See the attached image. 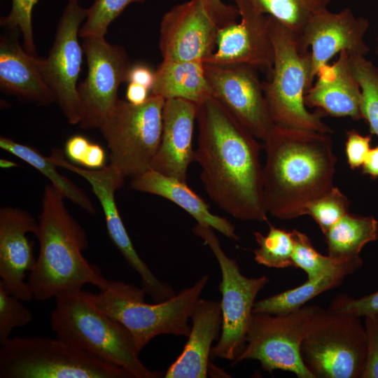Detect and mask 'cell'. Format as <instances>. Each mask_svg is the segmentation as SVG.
Segmentation results:
<instances>
[{
	"label": "cell",
	"instance_id": "6da1fadb",
	"mask_svg": "<svg viewBox=\"0 0 378 378\" xmlns=\"http://www.w3.org/2000/svg\"><path fill=\"white\" fill-rule=\"evenodd\" d=\"M195 161L209 197L241 220L269 223L258 139L214 97L197 104Z\"/></svg>",
	"mask_w": 378,
	"mask_h": 378
},
{
	"label": "cell",
	"instance_id": "7a4b0ae2",
	"mask_svg": "<svg viewBox=\"0 0 378 378\" xmlns=\"http://www.w3.org/2000/svg\"><path fill=\"white\" fill-rule=\"evenodd\" d=\"M263 148V200L274 217L303 216L309 202L334 186L337 158L329 134L274 125Z\"/></svg>",
	"mask_w": 378,
	"mask_h": 378
},
{
	"label": "cell",
	"instance_id": "3957f363",
	"mask_svg": "<svg viewBox=\"0 0 378 378\" xmlns=\"http://www.w3.org/2000/svg\"><path fill=\"white\" fill-rule=\"evenodd\" d=\"M64 198L52 184L45 187L34 234L39 253L27 281L34 298L41 301L80 290L87 284L100 290L108 286L100 270L83 256L88 246L87 234L67 210Z\"/></svg>",
	"mask_w": 378,
	"mask_h": 378
},
{
	"label": "cell",
	"instance_id": "277c9868",
	"mask_svg": "<svg viewBox=\"0 0 378 378\" xmlns=\"http://www.w3.org/2000/svg\"><path fill=\"white\" fill-rule=\"evenodd\" d=\"M55 298L50 326L57 339L122 368L132 378L162 377L144 365L129 330L97 308L85 290L66 291Z\"/></svg>",
	"mask_w": 378,
	"mask_h": 378
},
{
	"label": "cell",
	"instance_id": "5b68a950",
	"mask_svg": "<svg viewBox=\"0 0 378 378\" xmlns=\"http://www.w3.org/2000/svg\"><path fill=\"white\" fill-rule=\"evenodd\" d=\"M209 276L203 275L192 286L177 295L154 304L145 301L142 288L120 281L108 280L98 293L86 291L100 310L120 322L132 336L136 352L161 335L188 337L191 313L205 288Z\"/></svg>",
	"mask_w": 378,
	"mask_h": 378
},
{
	"label": "cell",
	"instance_id": "8992f818",
	"mask_svg": "<svg viewBox=\"0 0 378 378\" xmlns=\"http://www.w3.org/2000/svg\"><path fill=\"white\" fill-rule=\"evenodd\" d=\"M267 20L274 62L271 78L262 83V88L274 125L332 133L321 115L309 111L304 103L305 94L314 83L309 52L302 48L298 35L270 15Z\"/></svg>",
	"mask_w": 378,
	"mask_h": 378
},
{
	"label": "cell",
	"instance_id": "52a82bcc",
	"mask_svg": "<svg viewBox=\"0 0 378 378\" xmlns=\"http://www.w3.org/2000/svg\"><path fill=\"white\" fill-rule=\"evenodd\" d=\"M0 378H132L122 368L57 339L9 338L1 344Z\"/></svg>",
	"mask_w": 378,
	"mask_h": 378
},
{
	"label": "cell",
	"instance_id": "ba28073f",
	"mask_svg": "<svg viewBox=\"0 0 378 378\" xmlns=\"http://www.w3.org/2000/svg\"><path fill=\"white\" fill-rule=\"evenodd\" d=\"M300 352L315 378H362L365 327L360 317L320 307L309 323Z\"/></svg>",
	"mask_w": 378,
	"mask_h": 378
},
{
	"label": "cell",
	"instance_id": "9c48e42d",
	"mask_svg": "<svg viewBox=\"0 0 378 378\" xmlns=\"http://www.w3.org/2000/svg\"><path fill=\"white\" fill-rule=\"evenodd\" d=\"M164 102L152 94L139 105L119 99L99 127L111 164L125 177L133 178L150 169L161 140Z\"/></svg>",
	"mask_w": 378,
	"mask_h": 378
},
{
	"label": "cell",
	"instance_id": "30bf717a",
	"mask_svg": "<svg viewBox=\"0 0 378 378\" xmlns=\"http://www.w3.org/2000/svg\"><path fill=\"white\" fill-rule=\"evenodd\" d=\"M193 232L211 250L221 272V334L212 347L211 356L233 363L244 349L255 298L269 279L266 276L248 278L243 275L237 261L222 248L213 228L197 223Z\"/></svg>",
	"mask_w": 378,
	"mask_h": 378
},
{
	"label": "cell",
	"instance_id": "8fae6325",
	"mask_svg": "<svg viewBox=\"0 0 378 378\" xmlns=\"http://www.w3.org/2000/svg\"><path fill=\"white\" fill-rule=\"evenodd\" d=\"M319 308L302 306L284 314L253 312L244 349L232 364L254 359L267 372L281 370L299 378H315L302 360L300 348L309 323Z\"/></svg>",
	"mask_w": 378,
	"mask_h": 378
},
{
	"label": "cell",
	"instance_id": "7c38bea8",
	"mask_svg": "<svg viewBox=\"0 0 378 378\" xmlns=\"http://www.w3.org/2000/svg\"><path fill=\"white\" fill-rule=\"evenodd\" d=\"M83 39L88 73L77 88L81 112L79 125L83 129H99L118 102V88L127 82L132 64L125 50L108 43L104 36Z\"/></svg>",
	"mask_w": 378,
	"mask_h": 378
},
{
	"label": "cell",
	"instance_id": "4fadbf2b",
	"mask_svg": "<svg viewBox=\"0 0 378 378\" xmlns=\"http://www.w3.org/2000/svg\"><path fill=\"white\" fill-rule=\"evenodd\" d=\"M87 14L88 8L82 7L78 0H69L49 54L42 61L43 74L55 102L72 125L79 124L81 116L77 81L84 52L78 36Z\"/></svg>",
	"mask_w": 378,
	"mask_h": 378
},
{
	"label": "cell",
	"instance_id": "5bb4252c",
	"mask_svg": "<svg viewBox=\"0 0 378 378\" xmlns=\"http://www.w3.org/2000/svg\"><path fill=\"white\" fill-rule=\"evenodd\" d=\"M255 67L246 64L204 63L211 95L257 139L274 126Z\"/></svg>",
	"mask_w": 378,
	"mask_h": 378
},
{
	"label": "cell",
	"instance_id": "9a60e30c",
	"mask_svg": "<svg viewBox=\"0 0 378 378\" xmlns=\"http://www.w3.org/2000/svg\"><path fill=\"white\" fill-rule=\"evenodd\" d=\"M57 167L78 174L88 181L103 209L108 236L128 265L140 276L141 288L149 295L160 293L164 281L160 280L138 255L118 209L115 194L124 184L125 176L112 164L100 169L80 167L69 162L60 149L53 148L48 156Z\"/></svg>",
	"mask_w": 378,
	"mask_h": 378
},
{
	"label": "cell",
	"instance_id": "2e32d148",
	"mask_svg": "<svg viewBox=\"0 0 378 378\" xmlns=\"http://www.w3.org/2000/svg\"><path fill=\"white\" fill-rule=\"evenodd\" d=\"M369 26L368 19L356 16L349 8L337 13L324 8L312 13L298 36L302 48L310 53L312 81L320 68L342 51L365 56L370 50L365 41Z\"/></svg>",
	"mask_w": 378,
	"mask_h": 378
},
{
	"label": "cell",
	"instance_id": "e0dca14e",
	"mask_svg": "<svg viewBox=\"0 0 378 378\" xmlns=\"http://www.w3.org/2000/svg\"><path fill=\"white\" fill-rule=\"evenodd\" d=\"M239 13L240 22L218 29L216 51L204 63L246 64L271 74L274 48L267 15L251 0H232Z\"/></svg>",
	"mask_w": 378,
	"mask_h": 378
},
{
	"label": "cell",
	"instance_id": "ac0fdd59",
	"mask_svg": "<svg viewBox=\"0 0 378 378\" xmlns=\"http://www.w3.org/2000/svg\"><path fill=\"white\" fill-rule=\"evenodd\" d=\"M218 29L200 0L173 6L160 22L159 48L162 59L204 62L214 52Z\"/></svg>",
	"mask_w": 378,
	"mask_h": 378
},
{
	"label": "cell",
	"instance_id": "d6986e66",
	"mask_svg": "<svg viewBox=\"0 0 378 378\" xmlns=\"http://www.w3.org/2000/svg\"><path fill=\"white\" fill-rule=\"evenodd\" d=\"M38 222L27 211L11 206L0 210V282L22 301L34 298L25 277L36 263L28 233L35 234Z\"/></svg>",
	"mask_w": 378,
	"mask_h": 378
},
{
	"label": "cell",
	"instance_id": "ffe728a7",
	"mask_svg": "<svg viewBox=\"0 0 378 378\" xmlns=\"http://www.w3.org/2000/svg\"><path fill=\"white\" fill-rule=\"evenodd\" d=\"M197 104L182 99L165 100L162 132L150 169L186 182L190 163L195 161L192 136Z\"/></svg>",
	"mask_w": 378,
	"mask_h": 378
},
{
	"label": "cell",
	"instance_id": "44dd1931",
	"mask_svg": "<svg viewBox=\"0 0 378 378\" xmlns=\"http://www.w3.org/2000/svg\"><path fill=\"white\" fill-rule=\"evenodd\" d=\"M19 31L7 29L0 38L1 90L37 105H50L55 99L43 74V59L20 46Z\"/></svg>",
	"mask_w": 378,
	"mask_h": 378
},
{
	"label": "cell",
	"instance_id": "7402d4cb",
	"mask_svg": "<svg viewBox=\"0 0 378 378\" xmlns=\"http://www.w3.org/2000/svg\"><path fill=\"white\" fill-rule=\"evenodd\" d=\"M349 57L342 51L332 64L320 68L316 82L305 94L307 106L318 108L333 117L363 119L362 92L351 71Z\"/></svg>",
	"mask_w": 378,
	"mask_h": 378
},
{
	"label": "cell",
	"instance_id": "603a6c76",
	"mask_svg": "<svg viewBox=\"0 0 378 378\" xmlns=\"http://www.w3.org/2000/svg\"><path fill=\"white\" fill-rule=\"evenodd\" d=\"M190 319L188 341L181 354L167 370L165 378L207 377L211 344L221 328L220 302L200 298Z\"/></svg>",
	"mask_w": 378,
	"mask_h": 378
},
{
	"label": "cell",
	"instance_id": "cb8c5ba5",
	"mask_svg": "<svg viewBox=\"0 0 378 378\" xmlns=\"http://www.w3.org/2000/svg\"><path fill=\"white\" fill-rule=\"evenodd\" d=\"M131 187L136 190L165 198L188 213L198 224L208 226L224 236L237 240L234 225L227 219L214 214L209 204L186 183L153 169L132 178Z\"/></svg>",
	"mask_w": 378,
	"mask_h": 378
},
{
	"label": "cell",
	"instance_id": "d4e9b609",
	"mask_svg": "<svg viewBox=\"0 0 378 378\" xmlns=\"http://www.w3.org/2000/svg\"><path fill=\"white\" fill-rule=\"evenodd\" d=\"M150 94L170 99H182L200 104L212 97L202 61L163 60L155 71Z\"/></svg>",
	"mask_w": 378,
	"mask_h": 378
},
{
	"label": "cell",
	"instance_id": "484cf974",
	"mask_svg": "<svg viewBox=\"0 0 378 378\" xmlns=\"http://www.w3.org/2000/svg\"><path fill=\"white\" fill-rule=\"evenodd\" d=\"M360 256L352 258L341 266L303 284L255 302L253 312L284 314L295 311L316 295L339 286L349 274L363 265Z\"/></svg>",
	"mask_w": 378,
	"mask_h": 378
},
{
	"label": "cell",
	"instance_id": "4316f807",
	"mask_svg": "<svg viewBox=\"0 0 378 378\" xmlns=\"http://www.w3.org/2000/svg\"><path fill=\"white\" fill-rule=\"evenodd\" d=\"M324 236L328 255L337 258L357 257L367 244L378 239V221L372 216L347 213Z\"/></svg>",
	"mask_w": 378,
	"mask_h": 378
},
{
	"label": "cell",
	"instance_id": "83f0119b",
	"mask_svg": "<svg viewBox=\"0 0 378 378\" xmlns=\"http://www.w3.org/2000/svg\"><path fill=\"white\" fill-rule=\"evenodd\" d=\"M0 147L28 163L46 176L64 197L70 200L89 214H95V209L85 192L69 178L59 174L57 170V166L50 161L48 156L45 157L34 148L18 143L5 136L0 138Z\"/></svg>",
	"mask_w": 378,
	"mask_h": 378
},
{
	"label": "cell",
	"instance_id": "f1b7e54d",
	"mask_svg": "<svg viewBox=\"0 0 378 378\" xmlns=\"http://www.w3.org/2000/svg\"><path fill=\"white\" fill-rule=\"evenodd\" d=\"M349 61L362 92L363 119L368 122L370 133L378 137V71L365 56L349 55Z\"/></svg>",
	"mask_w": 378,
	"mask_h": 378
},
{
	"label": "cell",
	"instance_id": "f546056e",
	"mask_svg": "<svg viewBox=\"0 0 378 378\" xmlns=\"http://www.w3.org/2000/svg\"><path fill=\"white\" fill-rule=\"evenodd\" d=\"M266 235L254 232L258 248L253 251L255 260L268 267L286 268L293 267L294 244L291 232L276 227L269 223Z\"/></svg>",
	"mask_w": 378,
	"mask_h": 378
},
{
	"label": "cell",
	"instance_id": "4dcf8cb0",
	"mask_svg": "<svg viewBox=\"0 0 378 378\" xmlns=\"http://www.w3.org/2000/svg\"><path fill=\"white\" fill-rule=\"evenodd\" d=\"M290 232L294 244L292 256L293 267L304 270L308 279L318 277L352 258H337L323 255L314 248L305 234L297 230H293Z\"/></svg>",
	"mask_w": 378,
	"mask_h": 378
},
{
	"label": "cell",
	"instance_id": "1f68e13d",
	"mask_svg": "<svg viewBox=\"0 0 378 378\" xmlns=\"http://www.w3.org/2000/svg\"><path fill=\"white\" fill-rule=\"evenodd\" d=\"M263 14L270 15L300 36L314 12L302 0H251Z\"/></svg>",
	"mask_w": 378,
	"mask_h": 378
},
{
	"label": "cell",
	"instance_id": "d6a6232c",
	"mask_svg": "<svg viewBox=\"0 0 378 378\" xmlns=\"http://www.w3.org/2000/svg\"><path fill=\"white\" fill-rule=\"evenodd\" d=\"M349 200L338 188L333 186L328 192L309 202L304 215L310 216L323 234L349 213Z\"/></svg>",
	"mask_w": 378,
	"mask_h": 378
},
{
	"label": "cell",
	"instance_id": "836d02e7",
	"mask_svg": "<svg viewBox=\"0 0 378 378\" xmlns=\"http://www.w3.org/2000/svg\"><path fill=\"white\" fill-rule=\"evenodd\" d=\"M146 0H94L88 8L87 17L79 31V36L104 37L111 23L127 6L132 3H143Z\"/></svg>",
	"mask_w": 378,
	"mask_h": 378
},
{
	"label": "cell",
	"instance_id": "e575fe53",
	"mask_svg": "<svg viewBox=\"0 0 378 378\" xmlns=\"http://www.w3.org/2000/svg\"><path fill=\"white\" fill-rule=\"evenodd\" d=\"M22 301L0 282V344L10 338L14 328L22 327L32 320L31 312Z\"/></svg>",
	"mask_w": 378,
	"mask_h": 378
},
{
	"label": "cell",
	"instance_id": "d590c367",
	"mask_svg": "<svg viewBox=\"0 0 378 378\" xmlns=\"http://www.w3.org/2000/svg\"><path fill=\"white\" fill-rule=\"evenodd\" d=\"M10 13L1 18V26L6 29H17L22 34L24 48L36 55L32 29V10L38 0H11Z\"/></svg>",
	"mask_w": 378,
	"mask_h": 378
},
{
	"label": "cell",
	"instance_id": "8d00e7d4",
	"mask_svg": "<svg viewBox=\"0 0 378 378\" xmlns=\"http://www.w3.org/2000/svg\"><path fill=\"white\" fill-rule=\"evenodd\" d=\"M330 308L358 317L378 314V290L358 299L343 295L337 297Z\"/></svg>",
	"mask_w": 378,
	"mask_h": 378
},
{
	"label": "cell",
	"instance_id": "74e56055",
	"mask_svg": "<svg viewBox=\"0 0 378 378\" xmlns=\"http://www.w3.org/2000/svg\"><path fill=\"white\" fill-rule=\"evenodd\" d=\"M364 317L366 361L362 378H378V314Z\"/></svg>",
	"mask_w": 378,
	"mask_h": 378
},
{
	"label": "cell",
	"instance_id": "f35d334b",
	"mask_svg": "<svg viewBox=\"0 0 378 378\" xmlns=\"http://www.w3.org/2000/svg\"><path fill=\"white\" fill-rule=\"evenodd\" d=\"M371 135H362L351 130L346 132L345 152L351 169L360 167L370 150Z\"/></svg>",
	"mask_w": 378,
	"mask_h": 378
},
{
	"label": "cell",
	"instance_id": "ab89813d",
	"mask_svg": "<svg viewBox=\"0 0 378 378\" xmlns=\"http://www.w3.org/2000/svg\"><path fill=\"white\" fill-rule=\"evenodd\" d=\"M204 10L218 28L237 22L239 13L235 5L227 4L222 0H200Z\"/></svg>",
	"mask_w": 378,
	"mask_h": 378
},
{
	"label": "cell",
	"instance_id": "60d3db41",
	"mask_svg": "<svg viewBox=\"0 0 378 378\" xmlns=\"http://www.w3.org/2000/svg\"><path fill=\"white\" fill-rule=\"evenodd\" d=\"M91 142L82 135H74L66 141L64 153L69 160L74 164L81 165Z\"/></svg>",
	"mask_w": 378,
	"mask_h": 378
},
{
	"label": "cell",
	"instance_id": "b9f144b4",
	"mask_svg": "<svg viewBox=\"0 0 378 378\" xmlns=\"http://www.w3.org/2000/svg\"><path fill=\"white\" fill-rule=\"evenodd\" d=\"M127 82L144 86L151 92L155 82V71L144 64L132 65L128 73Z\"/></svg>",
	"mask_w": 378,
	"mask_h": 378
},
{
	"label": "cell",
	"instance_id": "7bdbcfd3",
	"mask_svg": "<svg viewBox=\"0 0 378 378\" xmlns=\"http://www.w3.org/2000/svg\"><path fill=\"white\" fill-rule=\"evenodd\" d=\"M106 153L103 148L91 143L88 153L82 163V166L88 169H97L104 167Z\"/></svg>",
	"mask_w": 378,
	"mask_h": 378
},
{
	"label": "cell",
	"instance_id": "ee69618b",
	"mask_svg": "<svg viewBox=\"0 0 378 378\" xmlns=\"http://www.w3.org/2000/svg\"><path fill=\"white\" fill-rule=\"evenodd\" d=\"M150 94V91L146 88L134 83H129L126 91V99L132 104L139 105L144 104Z\"/></svg>",
	"mask_w": 378,
	"mask_h": 378
},
{
	"label": "cell",
	"instance_id": "f6af8a7d",
	"mask_svg": "<svg viewBox=\"0 0 378 378\" xmlns=\"http://www.w3.org/2000/svg\"><path fill=\"white\" fill-rule=\"evenodd\" d=\"M361 167L364 174L373 178H378V146L370 148Z\"/></svg>",
	"mask_w": 378,
	"mask_h": 378
},
{
	"label": "cell",
	"instance_id": "bcb514c9",
	"mask_svg": "<svg viewBox=\"0 0 378 378\" xmlns=\"http://www.w3.org/2000/svg\"><path fill=\"white\" fill-rule=\"evenodd\" d=\"M0 167L3 169H10L18 167V164L12 160L3 158L0 160Z\"/></svg>",
	"mask_w": 378,
	"mask_h": 378
},
{
	"label": "cell",
	"instance_id": "7dc6e473",
	"mask_svg": "<svg viewBox=\"0 0 378 378\" xmlns=\"http://www.w3.org/2000/svg\"><path fill=\"white\" fill-rule=\"evenodd\" d=\"M376 41H377L376 55H377V65H375V66H376L377 69V71H378V35H377V36Z\"/></svg>",
	"mask_w": 378,
	"mask_h": 378
}]
</instances>
